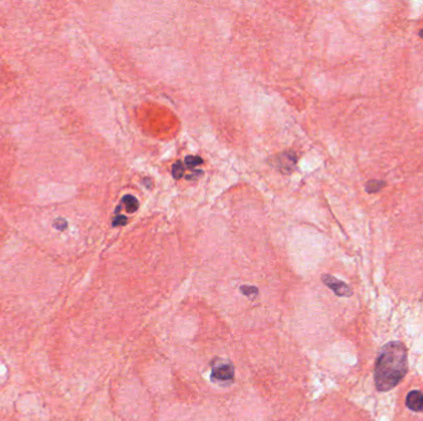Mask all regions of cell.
Returning <instances> with one entry per match:
<instances>
[{
  "instance_id": "obj_1",
  "label": "cell",
  "mask_w": 423,
  "mask_h": 421,
  "mask_svg": "<svg viewBox=\"0 0 423 421\" xmlns=\"http://www.w3.org/2000/svg\"><path fill=\"white\" fill-rule=\"evenodd\" d=\"M407 349L399 341L385 345L375 362V385L380 392L396 387L407 372Z\"/></svg>"
},
{
  "instance_id": "obj_12",
  "label": "cell",
  "mask_w": 423,
  "mask_h": 421,
  "mask_svg": "<svg viewBox=\"0 0 423 421\" xmlns=\"http://www.w3.org/2000/svg\"><path fill=\"white\" fill-rule=\"evenodd\" d=\"M127 223H128L127 216H124V215H117L114 218V220H113L112 225L113 226H122V225H125V224H127Z\"/></svg>"
},
{
  "instance_id": "obj_7",
  "label": "cell",
  "mask_w": 423,
  "mask_h": 421,
  "mask_svg": "<svg viewBox=\"0 0 423 421\" xmlns=\"http://www.w3.org/2000/svg\"><path fill=\"white\" fill-rule=\"evenodd\" d=\"M385 185H386V183H385L384 180H371L367 181L365 189H366L367 193H377V191L381 190V189L384 188Z\"/></svg>"
},
{
  "instance_id": "obj_3",
  "label": "cell",
  "mask_w": 423,
  "mask_h": 421,
  "mask_svg": "<svg viewBox=\"0 0 423 421\" xmlns=\"http://www.w3.org/2000/svg\"><path fill=\"white\" fill-rule=\"evenodd\" d=\"M322 281H323V283L326 284L329 289H332L337 296L351 297L352 294L351 287L347 283H344V282L337 279L336 277L329 276V274H324V276H322Z\"/></svg>"
},
{
  "instance_id": "obj_5",
  "label": "cell",
  "mask_w": 423,
  "mask_h": 421,
  "mask_svg": "<svg viewBox=\"0 0 423 421\" xmlns=\"http://www.w3.org/2000/svg\"><path fill=\"white\" fill-rule=\"evenodd\" d=\"M278 161H279V168H280L282 172L288 173L293 170L297 158L293 152H286V153H282L280 158H278Z\"/></svg>"
},
{
  "instance_id": "obj_4",
  "label": "cell",
  "mask_w": 423,
  "mask_h": 421,
  "mask_svg": "<svg viewBox=\"0 0 423 421\" xmlns=\"http://www.w3.org/2000/svg\"><path fill=\"white\" fill-rule=\"evenodd\" d=\"M406 405L412 412H423V394L420 390H412L406 397Z\"/></svg>"
},
{
  "instance_id": "obj_6",
  "label": "cell",
  "mask_w": 423,
  "mask_h": 421,
  "mask_svg": "<svg viewBox=\"0 0 423 421\" xmlns=\"http://www.w3.org/2000/svg\"><path fill=\"white\" fill-rule=\"evenodd\" d=\"M120 205H124L127 211H129V213H135V211L138 210V208H139V201H138V199L135 198V196L127 194V195L123 196L122 204H120Z\"/></svg>"
},
{
  "instance_id": "obj_13",
  "label": "cell",
  "mask_w": 423,
  "mask_h": 421,
  "mask_svg": "<svg viewBox=\"0 0 423 421\" xmlns=\"http://www.w3.org/2000/svg\"><path fill=\"white\" fill-rule=\"evenodd\" d=\"M201 175H202V172H201V171H197V172H196V173H192V175H188L186 178H187V180H196V178L200 177Z\"/></svg>"
},
{
  "instance_id": "obj_8",
  "label": "cell",
  "mask_w": 423,
  "mask_h": 421,
  "mask_svg": "<svg viewBox=\"0 0 423 421\" xmlns=\"http://www.w3.org/2000/svg\"><path fill=\"white\" fill-rule=\"evenodd\" d=\"M202 163L203 160L201 157H198V156H187V157L185 158V166L190 168V170H195L197 166L202 165Z\"/></svg>"
},
{
  "instance_id": "obj_10",
  "label": "cell",
  "mask_w": 423,
  "mask_h": 421,
  "mask_svg": "<svg viewBox=\"0 0 423 421\" xmlns=\"http://www.w3.org/2000/svg\"><path fill=\"white\" fill-rule=\"evenodd\" d=\"M240 292L244 294V296L246 297H255L258 296V288H255V287H251V286H243L240 288Z\"/></svg>"
},
{
  "instance_id": "obj_14",
  "label": "cell",
  "mask_w": 423,
  "mask_h": 421,
  "mask_svg": "<svg viewBox=\"0 0 423 421\" xmlns=\"http://www.w3.org/2000/svg\"><path fill=\"white\" fill-rule=\"evenodd\" d=\"M420 37H421V39H423V29L421 30V31H420Z\"/></svg>"
},
{
  "instance_id": "obj_9",
  "label": "cell",
  "mask_w": 423,
  "mask_h": 421,
  "mask_svg": "<svg viewBox=\"0 0 423 421\" xmlns=\"http://www.w3.org/2000/svg\"><path fill=\"white\" fill-rule=\"evenodd\" d=\"M185 163H182L181 161H177V162L172 166V176L176 180H181V178L183 177V175H185Z\"/></svg>"
},
{
  "instance_id": "obj_11",
  "label": "cell",
  "mask_w": 423,
  "mask_h": 421,
  "mask_svg": "<svg viewBox=\"0 0 423 421\" xmlns=\"http://www.w3.org/2000/svg\"><path fill=\"white\" fill-rule=\"evenodd\" d=\"M67 225H69V224H67V221L62 218L57 219V220L54 221V228L57 229V230H60V231L66 230Z\"/></svg>"
},
{
  "instance_id": "obj_2",
  "label": "cell",
  "mask_w": 423,
  "mask_h": 421,
  "mask_svg": "<svg viewBox=\"0 0 423 421\" xmlns=\"http://www.w3.org/2000/svg\"><path fill=\"white\" fill-rule=\"evenodd\" d=\"M211 377L214 382L220 383V384H229L234 380V365L225 361L214 362Z\"/></svg>"
}]
</instances>
